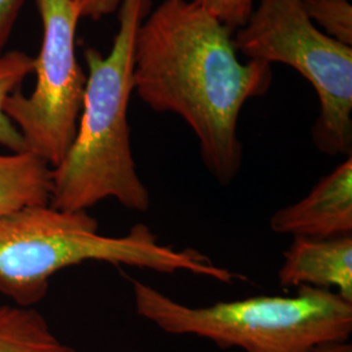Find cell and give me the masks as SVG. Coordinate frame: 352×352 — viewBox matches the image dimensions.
Returning <instances> with one entry per match:
<instances>
[{
  "instance_id": "obj_1",
  "label": "cell",
  "mask_w": 352,
  "mask_h": 352,
  "mask_svg": "<svg viewBox=\"0 0 352 352\" xmlns=\"http://www.w3.org/2000/svg\"><path fill=\"white\" fill-rule=\"evenodd\" d=\"M236 52L232 32L195 0H164L142 20L133 46V90L154 111L184 119L221 186L243 162L240 111L273 81L272 64L241 63Z\"/></svg>"
},
{
  "instance_id": "obj_2",
  "label": "cell",
  "mask_w": 352,
  "mask_h": 352,
  "mask_svg": "<svg viewBox=\"0 0 352 352\" xmlns=\"http://www.w3.org/2000/svg\"><path fill=\"white\" fill-rule=\"evenodd\" d=\"M151 0H122L119 28L107 56L85 51L87 87L75 139L63 161L52 168L50 205L88 212L113 199L128 210L145 213L151 193L138 174L131 148L128 106L133 93V46Z\"/></svg>"
},
{
  "instance_id": "obj_3",
  "label": "cell",
  "mask_w": 352,
  "mask_h": 352,
  "mask_svg": "<svg viewBox=\"0 0 352 352\" xmlns=\"http://www.w3.org/2000/svg\"><path fill=\"white\" fill-rule=\"evenodd\" d=\"M100 261L174 274L187 272L231 285L243 279L201 252L160 243L145 225L123 236H106L88 212L60 210L50 204L0 215V294L14 305L33 307L65 267Z\"/></svg>"
},
{
  "instance_id": "obj_4",
  "label": "cell",
  "mask_w": 352,
  "mask_h": 352,
  "mask_svg": "<svg viewBox=\"0 0 352 352\" xmlns=\"http://www.w3.org/2000/svg\"><path fill=\"white\" fill-rule=\"evenodd\" d=\"M140 317L171 336H193L221 349L244 352H312L347 342L352 302L334 291L302 286L292 296L261 295L189 307L160 289L132 280Z\"/></svg>"
},
{
  "instance_id": "obj_5",
  "label": "cell",
  "mask_w": 352,
  "mask_h": 352,
  "mask_svg": "<svg viewBox=\"0 0 352 352\" xmlns=\"http://www.w3.org/2000/svg\"><path fill=\"white\" fill-rule=\"evenodd\" d=\"M251 60L287 64L318 96L312 129L316 148L329 155H351L352 47L318 30L302 0H260L234 38Z\"/></svg>"
},
{
  "instance_id": "obj_6",
  "label": "cell",
  "mask_w": 352,
  "mask_h": 352,
  "mask_svg": "<svg viewBox=\"0 0 352 352\" xmlns=\"http://www.w3.org/2000/svg\"><path fill=\"white\" fill-rule=\"evenodd\" d=\"M42 43L33 59L36 88L30 96L19 90L3 104L29 151L51 167L71 148L82 109L87 75L76 56V32L81 19L72 0H37Z\"/></svg>"
},
{
  "instance_id": "obj_7",
  "label": "cell",
  "mask_w": 352,
  "mask_h": 352,
  "mask_svg": "<svg viewBox=\"0 0 352 352\" xmlns=\"http://www.w3.org/2000/svg\"><path fill=\"white\" fill-rule=\"evenodd\" d=\"M270 228L294 238L329 239L351 235V155L321 177L302 200L273 214Z\"/></svg>"
},
{
  "instance_id": "obj_8",
  "label": "cell",
  "mask_w": 352,
  "mask_h": 352,
  "mask_svg": "<svg viewBox=\"0 0 352 352\" xmlns=\"http://www.w3.org/2000/svg\"><path fill=\"white\" fill-rule=\"evenodd\" d=\"M279 285L337 292L352 302V236L329 239L295 238L283 253Z\"/></svg>"
},
{
  "instance_id": "obj_9",
  "label": "cell",
  "mask_w": 352,
  "mask_h": 352,
  "mask_svg": "<svg viewBox=\"0 0 352 352\" xmlns=\"http://www.w3.org/2000/svg\"><path fill=\"white\" fill-rule=\"evenodd\" d=\"M52 167L29 151L0 154V215L50 204Z\"/></svg>"
},
{
  "instance_id": "obj_10",
  "label": "cell",
  "mask_w": 352,
  "mask_h": 352,
  "mask_svg": "<svg viewBox=\"0 0 352 352\" xmlns=\"http://www.w3.org/2000/svg\"><path fill=\"white\" fill-rule=\"evenodd\" d=\"M0 352H78L33 307L0 305Z\"/></svg>"
},
{
  "instance_id": "obj_11",
  "label": "cell",
  "mask_w": 352,
  "mask_h": 352,
  "mask_svg": "<svg viewBox=\"0 0 352 352\" xmlns=\"http://www.w3.org/2000/svg\"><path fill=\"white\" fill-rule=\"evenodd\" d=\"M33 58L21 51H10L0 56V145L11 151H24V142L17 128L3 111V104L19 90L26 77L33 74Z\"/></svg>"
},
{
  "instance_id": "obj_12",
  "label": "cell",
  "mask_w": 352,
  "mask_h": 352,
  "mask_svg": "<svg viewBox=\"0 0 352 352\" xmlns=\"http://www.w3.org/2000/svg\"><path fill=\"white\" fill-rule=\"evenodd\" d=\"M302 8L314 24L343 45L352 46V6L349 0H302Z\"/></svg>"
},
{
  "instance_id": "obj_13",
  "label": "cell",
  "mask_w": 352,
  "mask_h": 352,
  "mask_svg": "<svg viewBox=\"0 0 352 352\" xmlns=\"http://www.w3.org/2000/svg\"><path fill=\"white\" fill-rule=\"evenodd\" d=\"M227 26L232 33L244 25L252 11L254 0H195Z\"/></svg>"
},
{
  "instance_id": "obj_14",
  "label": "cell",
  "mask_w": 352,
  "mask_h": 352,
  "mask_svg": "<svg viewBox=\"0 0 352 352\" xmlns=\"http://www.w3.org/2000/svg\"><path fill=\"white\" fill-rule=\"evenodd\" d=\"M24 0H0V56L11 38Z\"/></svg>"
},
{
  "instance_id": "obj_15",
  "label": "cell",
  "mask_w": 352,
  "mask_h": 352,
  "mask_svg": "<svg viewBox=\"0 0 352 352\" xmlns=\"http://www.w3.org/2000/svg\"><path fill=\"white\" fill-rule=\"evenodd\" d=\"M78 8L81 17L101 20L103 16L119 10L122 0H72Z\"/></svg>"
},
{
  "instance_id": "obj_16",
  "label": "cell",
  "mask_w": 352,
  "mask_h": 352,
  "mask_svg": "<svg viewBox=\"0 0 352 352\" xmlns=\"http://www.w3.org/2000/svg\"><path fill=\"white\" fill-rule=\"evenodd\" d=\"M312 352H352V346L349 342H336L318 346Z\"/></svg>"
}]
</instances>
